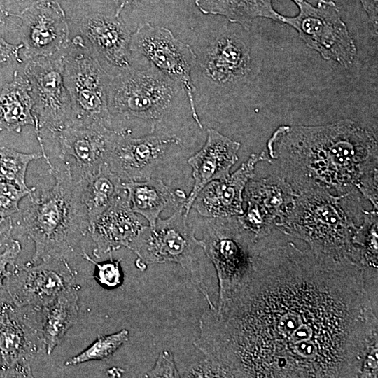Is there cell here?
Returning <instances> with one entry per match:
<instances>
[{"label": "cell", "mask_w": 378, "mask_h": 378, "mask_svg": "<svg viewBox=\"0 0 378 378\" xmlns=\"http://www.w3.org/2000/svg\"><path fill=\"white\" fill-rule=\"evenodd\" d=\"M257 239L252 266L199 321L195 346L229 377H362L377 347V283L347 255Z\"/></svg>", "instance_id": "obj_1"}, {"label": "cell", "mask_w": 378, "mask_h": 378, "mask_svg": "<svg viewBox=\"0 0 378 378\" xmlns=\"http://www.w3.org/2000/svg\"><path fill=\"white\" fill-rule=\"evenodd\" d=\"M268 154L291 186L318 183L337 195L362 192L377 183V139L349 120L281 125L267 141Z\"/></svg>", "instance_id": "obj_2"}, {"label": "cell", "mask_w": 378, "mask_h": 378, "mask_svg": "<svg viewBox=\"0 0 378 378\" xmlns=\"http://www.w3.org/2000/svg\"><path fill=\"white\" fill-rule=\"evenodd\" d=\"M62 161L63 167L48 169L54 186L38 197L34 193L29 197L31 204L17 223L20 234L34 242V263L48 258L67 260L90 232L79 183L69 161Z\"/></svg>", "instance_id": "obj_3"}, {"label": "cell", "mask_w": 378, "mask_h": 378, "mask_svg": "<svg viewBox=\"0 0 378 378\" xmlns=\"http://www.w3.org/2000/svg\"><path fill=\"white\" fill-rule=\"evenodd\" d=\"M292 188L296 194L287 214L275 229L299 239L318 251L360 255L354 239L360 226L354 220L363 209L359 192L335 195L318 183L306 182Z\"/></svg>", "instance_id": "obj_4"}, {"label": "cell", "mask_w": 378, "mask_h": 378, "mask_svg": "<svg viewBox=\"0 0 378 378\" xmlns=\"http://www.w3.org/2000/svg\"><path fill=\"white\" fill-rule=\"evenodd\" d=\"M181 205L166 219L158 218L153 226L144 225L130 249L146 265L153 263H176L190 276L192 283L202 293L209 309L214 310L206 270L197 251L201 248L195 230L189 226Z\"/></svg>", "instance_id": "obj_5"}, {"label": "cell", "mask_w": 378, "mask_h": 378, "mask_svg": "<svg viewBox=\"0 0 378 378\" xmlns=\"http://www.w3.org/2000/svg\"><path fill=\"white\" fill-rule=\"evenodd\" d=\"M63 74L71 99L70 125L86 127L97 123L109 127L108 106L111 78L81 36L74 37L62 53Z\"/></svg>", "instance_id": "obj_6"}, {"label": "cell", "mask_w": 378, "mask_h": 378, "mask_svg": "<svg viewBox=\"0 0 378 378\" xmlns=\"http://www.w3.org/2000/svg\"><path fill=\"white\" fill-rule=\"evenodd\" d=\"M180 88L152 64L142 71L131 66L111 77L108 90V109L112 115L148 122L152 133L172 111Z\"/></svg>", "instance_id": "obj_7"}, {"label": "cell", "mask_w": 378, "mask_h": 378, "mask_svg": "<svg viewBox=\"0 0 378 378\" xmlns=\"http://www.w3.org/2000/svg\"><path fill=\"white\" fill-rule=\"evenodd\" d=\"M257 238L241 225L237 216L204 220L200 241L217 275L216 307L231 295L249 272Z\"/></svg>", "instance_id": "obj_8"}, {"label": "cell", "mask_w": 378, "mask_h": 378, "mask_svg": "<svg viewBox=\"0 0 378 378\" xmlns=\"http://www.w3.org/2000/svg\"><path fill=\"white\" fill-rule=\"evenodd\" d=\"M62 53L52 57L28 59L23 73L28 80L34 100L35 133L42 151V158L51 167L46 153L42 130L52 134L70 125L71 99L63 74Z\"/></svg>", "instance_id": "obj_9"}, {"label": "cell", "mask_w": 378, "mask_h": 378, "mask_svg": "<svg viewBox=\"0 0 378 378\" xmlns=\"http://www.w3.org/2000/svg\"><path fill=\"white\" fill-rule=\"evenodd\" d=\"M299 13L293 17L283 15L282 23L293 27L300 39L327 61L333 60L350 67L357 48L336 4L319 0L316 6L305 0L296 3Z\"/></svg>", "instance_id": "obj_10"}, {"label": "cell", "mask_w": 378, "mask_h": 378, "mask_svg": "<svg viewBox=\"0 0 378 378\" xmlns=\"http://www.w3.org/2000/svg\"><path fill=\"white\" fill-rule=\"evenodd\" d=\"M42 348L41 309L0 298V377H33Z\"/></svg>", "instance_id": "obj_11"}, {"label": "cell", "mask_w": 378, "mask_h": 378, "mask_svg": "<svg viewBox=\"0 0 378 378\" xmlns=\"http://www.w3.org/2000/svg\"><path fill=\"white\" fill-rule=\"evenodd\" d=\"M130 49L132 55L143 56L181 86L187 95L193 119L203 129L194 99L195 87L191 72L197 57L192 48L169 29L144 22L131 34Z\"/></svg>", "instance_id": "obj_12"}, {"label": "cell", "mask_w": 378, "mask_h": 378, "mask_svg": "<svg viewBox=\"0 0 378 378\" xmlns=\"http://www.w3.org/2000/svg\"><path fill=\"white\" fill-rule=\"evenodd\" d=\"M76 276L65 259L48 258L36 263L15 262L5 281V290L15 305L41 309L76 284Z\"/></svg>", "instance_id": "obj_13"}, {"label": "cell", "mask_w": 378, "mask_h": 378, "mask_svg": "<svg viewBox=\"0 0 378 378\" xmlns=\"http://www.w3.org/2000/svg\"><path fill=\"white\" fill-rule=\"evenodd\" d=\"M130 130H122L106 160L109 169L122 182L153 178L173 146L182 145L176 135L154 132L142 137L131 136Z\"/></svg>", "instance_id": "obj_14"}, {"label": "cell", "mask_w": 378, "mask_h": 378, "mask_svg": "<svg viewBox=\"0 0 378 378\" xmlns=\"http://www.w3.org/2000/svg\"><path fill=\"white\" fill-rule=\"evenodd\" d=\"M20 36L27 59L63 53L70 43L65 12L55 0H37L18 14Z\"/></svg>", "instance_id": "obj_15"}, {"label": "cell", "mask_w": 378, "mask_h": 378, "mask_svg": "<svg viewBox=\"0 0 378 378\" xmlns=\"http://www.w3.org/2000/svg\"><path fill=\"white\" fill-rule=\"evenodd\" d=\"M295 194L290 184L280 176L251 179L243 192L247 207L237 219L257 237L265 236L287 214Z\"/></svg>", "instance_id": "obj_16"}, {"label": "cell", "mask_w": 378, "mask_h": 378, "mask_svg": "<svg viewBox=\"0 0 378 378\" xmlns=\"http://www.w3.org/2000/svg\"><path fill=\"white\" fill-rule=\"evenodd\" d=\"M121 132L104 123H97L86 127L67 126L52 136L59 145L61 160L72 158L76 172H73L74 176L84 177L95 174L106 164L108 155Z\"/></svg>", "instance_id": "obj_17"}, {"label": "cell", "mask_w": 378, "mask_h": 378, "mask_svg": "<svg viewBox=\"0 0 378 378\" xmlns=\"http://www.w3.org/2000/svg\"><path fill=\"white\" fill-rule=\"evenodd\" d=\"M265 151L252 154L233 174L207 183L197 194L192 208L208 218L239 216L244 213L243 192L247 182L255 176V165L267 161Z\"/></svg>", "instance_id": "obj_18"}, {"label": "cell", "mask_w": 378, "mask_h": 378, "mask_svg": "<svg viewBox=\"0 0 378 378\" xmlns=\"http://www.w3.org/2000/svg\"><path fill=\"white\" fill-rule=\"evenodd\" d=\"M144 225L132 210L125 189L90 225L93 255L100 259L122 247L130 249Z\"/></svg>", "instance_id": "obj_19"}, {"label": "cell", "mask_w": 378, "mask_h": 378, "mask_svg": "<svg viewBox=\"0 0 378 378\" xmlns=\"http://www.w3.org/2000/svg\"><path fill=\"white\" fill-rule=\"evenodd\" d=\"M206 132L207 137L203 147L188 159L194 183L183 206L186 216L199 192L209 182L227 178L231 167L239 159V142L213 128H208Z\"/></svg>", "instance_id": "obj_20"}, {"label": "cell", "mask_w": 378, "mask_h": 378, "mask_svg": "<svg viewBox=\"0 0 378 378\" xmlns=\"http://www.w3.org/2000/svg\"><path fill=\"white\" fill-rule=\"evenodd\" d=\"M119 18L115 15L91 13L82 18L79 28L94 52L121 71L132 66L131 33Z\"/></svg>", "instance_id": "obj_21"}, {"label": "cell", "mask_w": 378, "mask_h": 378, "mask_svg": "<svg viewBox=\"0 0 378 378\" xmlns=\"http://www.w3.org/2000/svg\"><path fill=\"white\" fill-rule=\"evenodd\" d=\"M250 63L249 49L234 35H222L206 50L201 66L205 74L218 84L243 78Z\"/></svg>", "instance_id": "obj_22"}, {"label": "cell", "mask_w": 378, "mask_h": 378, "mask_svg": "<svg viewBox=\"0 0 378 378\" xmlns=\"http://www.w3.org/2000/svg\"><path fill=\"white\" fill-rule=\"evenodd\" d=\"M132 210L153 226L160 213L169 206L184 205L186 192L169 188L162 179L150 178L144 181L122 182Z\"/></svg>", "instance_id": "obj_23"}, {"label": "cell", "mask_w": 378, "mask_h": 378, "mask_svg": "<svg viewBox=\"0 0 378 378\" xmlns=\"http://www.w3.org/2000/svg\"><path fill=\"white\" fill-rule=\"evenodd\" d=\"M80 289L79 285L74 284L41 309V332L48 355L53 352L78 322Z\"/></svg>", "instance_id": "obj_24"}, {"label": "cell", "mask_w": 378, "mask_h": 378, "mask_svg": "<svg viewBox=\"0 0 378 378\" xmlns=\"http://www.w3.org/2000/svg\"><path fill=\"white\" fill-rule=\"evenodd\" d=\"M33 106L28 80L23 71H15L0 91V132L20 133L27 125L34 127Z\"/></svg>", "instance_id": "obj_25"}, {"label": "cell", "mask_w": 378, "mask_h": 378, "mask_svg": "<svg viewBox=\"0 0 378 378\" xmlns=\"http://www.w3.org/2000/svg\"><path fill=\"white\" fill-rule=\"evenodd\" d=\"M195 4L203 14L223 16L247 31L257 18L282 23L283 15L275 10L272 0H195Z\"/></svg>", "instance_id": "obj_26"}, {"label": "cell", "mask_w": 378, "mask_h": 378, "mask_svg": "<svg viewBox=\"0 0 378 378\" xmlns=\"http://www.w3.org/2000/svg\"><path fill=\"white\" fill-rule=\"evenodd\" d=\"M75 178L79 183L82 202L90 225L123 189L122 181L106 164L95 174Z\"/></svg>", "instance_id": "obj_27"}, {"label": "cell", "mask_w": 378, "mask_h": 378, "mask_svg": "<svg viewBox=\"0 0 378 378\" xmlns=\"http://www.w3.org/2000/svg\"><path fill=\"white\" fill-rule=\"evenodd\" d=\"M42 158L36 153H22L15 149L0 146V181L13 184L18 188L36 191L35 187H29L26 174L29 164Z\"/></svg>", "instance_id": "obj_28"}, {"label": "cell", "mask_w": 378, "mask_h": 378, "mask_svg": "<svg viewBox=\"0 0 378 378\" xmlns=\"http://www.w3.org/2000/svg\"><path fill=\"white\" fill-rule=\"evenodd\" d=\"M130 339V332L122 329L118 332L98 337L89 346L68 359L65 366H74L86 362L103 360L111 356Z\"/></svg>", "instance_id": "obj_29"}, {"label": "cell", "mask_w": 378, "mask_h": 378, "mask_svg": "<svg viewBox=\"0 0 378 378\" xmlns=\"http://www.w3.org/2000/svg\"><path fill=\"white\" fill-rule=\"evenodd\" d=\"M82 256L95 266L94 278L97 283L106 289H114L120 286L123 281V274L120 266V260H113L111 258L102 262H96L82 250Z\"/></svg>", "instance_id": "obj_30"}, {"label": "cell", "mask_w": 378, "mask_h": 378, "mask_svg": "<svg viewBox=\"0 0 378 378\" xmlns=\"http://www.w3.org/2000/svg\"><path fill=\"white\" fill-rule=\"evenodd\" d=\"M34 192L0 181V217H12L19 212L20 201L26 196L31 197Z\"/></svg>", "instance_id": "obj_31"}, {"label": "cell", "mask_w": 378, "mask_h": 378, "mask_svg": "<svg viewBox=\"0 0 378 378\" xmlns=\"http://www.w3.org/2000/svg\"><path fill=\"white\" fill-rule=\"evenodd\" d=\"M202 359L192 363L183 372V377H228L226 371L216 361L204 354Z\"/></svg>", "instance_id": "obj_32"}, {"label": "cell", "mask_w": 378, "mask_h": 378, "mask_svg": "<svg viewBox=\"0 0 378 378\" xmlns=\"http://www.w3.org/2000/svg\"><path fill=\"white\" fill-rule=\"evenodd\" d=\"M145 377H181L175 358L170 351L164 350L159 354L154 366Z\"/></svg>", "instance_id": "obj_33"}, {"label": "cell", "mask_w": 378, "mask_h": 378, "mask_svg": "<svg viewBox=\"0 0 378 378\" xmlns=\"http://www.w3.org/2000/svg\"><path fill=\"white\" fill-rule=\"evenodd\" d=\"M20 242L13 238L4 246V251L0 253V289L5 290V281L10 274L8 266L13 265L21 251Z\"/></svg>", "instance_id": "obj_34"}, {"label": "cell", "mask_w": 378, "mask_h": 378, "mask_svg": "<svg viewBox=\"0 0 378 378\" xmlns=\"http://www.w3.org/2000/svg\"><path fill=\"white\" fill-rule=\"evenodd\" d=\"M23 49V44H12L0 36V68L13 63H22L20 50Z\"/></svg>", "instance_id": "obj_35"}, {"label": "cell", "mask_w": 378, "mask_h": 378, "mask_svg": "<svg viewBox=\"0 0 378 378\" xmlns=\"http://www.w3.org/2000/svg\"><path fill=\"white\" fill-rule=\"evenodd\" d=\"M13 230L12 217H0V247L4 246L12 239Z\"/></svg>", "instance_id": "obj_36"}, {"label": "cell", "mask_w": 378, "mask_h": 378, "mask_svg": "<svg viewBox=\"0 0 378 378\" xmlns=\"http://www.w3.org/2000/svg\"><path fill=\"white\" fill-rule=\"evenodd\" d=\"M376 33L378 27V0H360Z\"/></svg>", "instance_id": "obj_37"}, {"label": "cell", "mask_w": 378, "mask_h": 378, "mask_svg": "<svg viewBox=\"0 0 378 378\" xmlns=\"http://www.w3.org/2000/svg\"><path fill=\"white\" fill-rule=\"evenodd\" d=\"M115 10V15L116 17H120L121 13L125 10L127 8H129L134 4H136L139 0H113Z\"/></svg>", "instance_id": "obj_38"}, {"label": "cell", "mask_w": 378, "mask_h": 378, "mask_svg": "<svg viewBox=\"0 0 378 378\" xmlns=\"http://www.w3.org/2000/svg\"><path fill=\"white\" fill-rule=\"evenodd\" d=\"M10 16H13V13H10L4 2L0 1V27L5 25Z\"/></svg>", "instance_id": "obj_39"}, {"label": "cell", "mask_w": 378, "mask_h": 378, "mask_svg": "<svg viewBox=\"0 0 378 378\" xmlns=\"http://www.w3.org/2000/svg\"><path fill=\"white\" fill-rule=\"evenodd\" d=\"M135 265L136 266V267L141 270V271H144L146 270L147 268V265H146L144 262H143L141 260H140L139 258H137L135 261Z\"/></svg>", "instance_id": "obj_40"}, {"label": "cell", "mask_w": 378, "mask_h": 378, "mask_svg": "<svg viewBox=\"0 0 378 378\" xmlns=\"http://www.w3.org/2000/svg\"><path fill=\"white\" fill-rule=\"evenodd\" d=\"M292 1L296 4L298 2L302 1V0H292Z\"/></svg>", "instance_id": "obj_41"}]
</instances>
